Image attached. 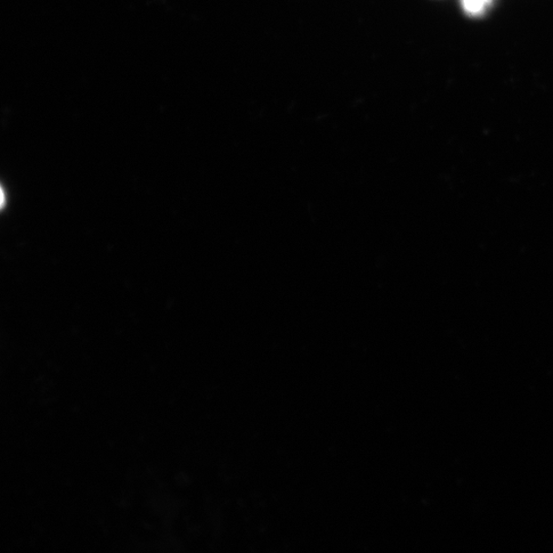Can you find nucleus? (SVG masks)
<instances>
[{
    "instance_id": "1",
    "label": "nucleus",
    "mask_w": 553,
    "mask_h": 553,
    "mask_svg": "<svg viewBox=\"0 0 553 553\" xmlns=\"http://www.w3.org/2000/svg\"><path fill=\"white\" fill-rule=\"evenodd\" d=\"M492 0H462L463 7L467 13L471 15L482 14L489 6Z\"/></svg>"
}]
</instances>
